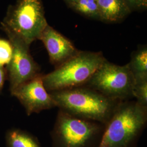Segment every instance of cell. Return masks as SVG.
<instances>
[{"mask_svg":"<svg viewBox=\"0 0 147 147\" xmlns=\"http://www.w3.org/2000/svg\"><path fill=\"white\" fill-rule=\"evenodd\" d=\"M49 93L59 110L105 125L121 102L86 86Z\"/></svg>","mask_w":147,"mask_h":147,"instance_id":"1","label":"cell"},{"mask_svg":"<svg viewBox=\"0 0 147 147\" xmlns=\"http://www.w3.org/2000/svg\"><path fill=\"white\" fill-rule=\"evenodd\" d=\"M147 124V107L121 101L105 125L99 147H136Z\"/></svg>","mask_w":147,"mask_h":147,"instance_id":"2","label":"cell"},{"mask_svg":"<svg viewBox=\"0 0 147 147\" xmlns=\"http://www.w3.org/2000/svg\"><path fill=\"white\" fill-rule=\"evenodd\" d=\"M105 59L101 52L79 51L53 71L42 75L44 86L49 92L84 86Z\"/></svg>","mask_w":147,"mask_h":147,"instance_id":"3","label":"cell"},{"mask_svg":"<svg viewBox=\"0 0 147 147\" xmlns=\"http://www.w3.org/2000/svg\"><path fill=\"white\" fill-rule=\"evenodd\" d=\"M105 124L59 110L51 132L53 147H99Z\"/></svg>","mask_w":147,"mask_h":147,"instance_id":"4","label":"cell"},{"mask_svg":"<svg viewBox=\"0 0 147 147\" xmlns=\"http://www.w3.org/2000/svg\"><path fill=\"white\" fill-rule=\"evenodd\" d=\"M47 25L40 0H18L8 8L2 23L3 30L10 32L29 45L39 39Z\"/></svg>","mask_w":147,"mask_h":147,"instance_id":"5","label":"cell"},{"mask_svg":"<svg viewBox=\"0 0 147 147\" xmlns=\"http://www.w3.org/2000/svg\"><path fill=\"white\" fill-rule=\"evenodd\" d=\"M134 79L127 64L119 65L106 59L84 86L119 101L134 98Z\"/></svg>","mask_w":147,"mask_h":147,"instance_id":"6","label":"cell"},{"mask_svg":"<svg viewBox=\"0 0 147 147\" xmlns=\"http://www.w3.org/2000/svg\"><path fill=\"white\" fill-rule=\"evenodd\" d=\"M4 31L13 47L11 61L5 68L11 94L21 84L40 74V68L30 53V45L10 32Z\"/></svg>","mask_w":147,"mask_h":147,"instance_id":"7","label":"cell"},{"mask_svg":"<svg viewBox=\"0 0 147 147\" xmlns=\"http://www.w3.org/2000/svg\"><path fill=\"white\" fill-rule=\"evenodd\" d=\"M42 75L40 74L21 84L11 94L24 107L28 116L56 107L55 101L44 86Z\"/></svg>","mask_w":147,"mask_h":147,"instance_id":"8","label":"cell"},{"mask_svg":"<svg viewBox=\"0 0 147 147\" xmlns=\"http://www.w3.org/2000/svg\"><path fill=\"white\" fill-rule=\"evenodd\" d=\"M47 50L50 63L55 68L79 53L73 42L49 25L39 38Z\"/></svg>","mask_w":147,"mask_h":147,"instance_id":"9","label":"cell"},{"mask_svg":"<svg viewBox=\"0 0 147 147\" xmlns=\"http://www.w3.org/2000/svg\"><path fill=\"white\" fill-rule=\"evenodd\" d=\"M100 20L116 22L123 20L131 13L124 0H96Z\"/></svg>","mask_w":147,"mask_h":147,"instance_id":"10","label":"cell"},{"mask_svg":"<svg viewBox=\"0 0 147 147\" xmlns=\"http://www.w3.org/2000/svg\"><path fill=\"white\" fill-rule=\"evenodd\" d=\"M7 147H42L37 138L19 129H11L5 134Z\"/></svg>","mask_w":147,"mask_h":147,"instance_id":"11","label":"cell"},{"mask_svg":"<svg viewBox=\"0 0 147 147\" xmlns=\"http://www.w3.org/2000/svg\"><path fill=\"white\" fill-rule=\"evenodd\" d=\"M127 65L131 73L134 81L147 79V47L146 45L139 47L132 53L131 60Z\"/></svg>","mask_w":147,"mask_h":147,"instance_id":"12","label":"cell"},{"mask_svg":"<svg viewBox=\"0 0 147 147\" xmlns=\"http://www.w3.org/2000/svg\"><path fill=\"white\" fill-rule=\"evenodd\" d=\"M69 5L71 9L83 16L100 20L96 0H78Z\"/></svg>","mask_w":147,"mask_h":147,"instance_id":"13","label":"cell"},{"mask_svg":"<svg viewBox=\"0 0 147 147\" xmlns=\"http://www.w3.org/2000/svg\"><path fill=\"white\" fill-rule=\"evenodd\" d=\"M133 96L137 103L147 107V79L135 82Z\"/></svg>","mask_w":147,"mask_h":147,"instance_id":"14","label":"cell"},{"mask_svg":"<svg viewBox=\"0 0 147 147\" xmlns=\"http://www.w3.org/2000/svg\"><path fill=\"white\" fill-rule=\"evenodd\" d=\"M13 53V47L9 39L0 38V67L9 64Z\"/></svg>","mask_w":147,"mask_h":147,"instance_id":"15","label":"cell"},{"mask_svg":"<svg viewBox=\"0 0 147 147\" xmlns=\"http://www.w3.org/2000/svg\"><path fill=\"white\" fill-rule=\"evenodd\" d=\"M130 11H142L147 8V0H124Z\"/></svg>","mask_w":147,"mask_h":147,"instance_id":"16","label":"cell"},{"mask_svg":"<svg viewBox=\"0 0 147 147\" xmlns=\"http://www.w3.org/2000/svg\"><path fill=\"white\" fill-rule=\"evenodd\" d=\"M7 79L6 69L5 67H0V94L2 91L5 80Z\"/></svg>","mask_w":147,"mask_h":147,"instance_id":"17","label":"cell"},{"mask_svg":"<svg viewBox=\"0 0 147 147\" xmlns=\"http://www.w3.org/2000/svg\"><path fill=\"white\" fill-rule=\"evenodd\" d=\"M64 1H65V2L68 3V5H70L71 3H73L74 2L78 1V0H64Z\"/></svg>","mask_w":147,"mask_h":147,"instance_id":"18","label":"cell"}]
</instances>
